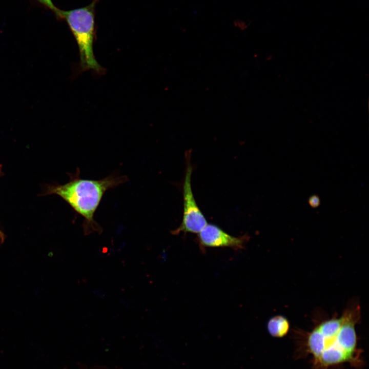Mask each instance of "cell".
Instances as JSON below:
<instances>
[{"label": "cell", "instance_id": "3957f363", "mask_svg": "<svg viewBox=\"0 0 369 369\" xmlns=\"http://www.w3.org/2000/svg\"><path fill=\"white\" fill-rule=\"evenodd\" d=\"M98 0L89 5L71 10L59 9V18L67 22L77 42L80 57L81 70H92L101 73L104 69L94 55L93 45L95 30V8Z\"/></svg>", "mask_w": 369, "mask_h": 369}, {"label": "cell", "instance_id": "ba28073f", "mask_svg": "<svg viewBox=\"0 0 369 369\" xmlns=\"http://www.w3.org/2000/svg\"><path fill=\"white\" fill-rule=\"evenodd\" d=\"M308 202L312 208H315L320 204V199L318 196L313 195L310 197Z\"/></svg>", "mask_w": 369, "mask_h": 369}, {"label": "cell", "instance_id": "277c9868", "mask_svg": "<svg viewBox=\"0 0 369 369\" xmlns=\"http://www.w3.org/2000/svg\"><path fill=\"white\" fill-rule=\"evenodd\" d=\"M190 152H187L186 169L183 184V215L180 226L172 232L173 234L181 232L199 233L208 224L207 219L198 207L191 187L192 166Z\"/></svg>", "mask_w": 369, "mask_h": 369}, {"label": "cell", "instance_id": "5b68a950", "mask_svg": "<svg viewBox=\"0 0 369 369\" xmlns=\"http://www.w3.org/2000/svg\"><path fill=\"white\" fill-rule=\"evenodd\" d=\"M198 234V240L201 248L228 247L241 250L249 238L246 234L233 236L213 224H207Z\"/></svg>", "mask_w": 369, "mask_h": 369}, {"label": "cell", "instance_id": "52a82bcc", "mask_svg": "<svg viewBox=\"0 0 369 369\" xmlns=\"http://www.w3.org/2000/svg\"><path fill=\"white\" fill-rule=\"evenodd\" d=\"M41 4L49 8L55 14L57 17H59V9L57 8L53 4L51 0H36Z\"/></svg>", "mask_w": 369, "mask_h": 369}, {"label": "cell", "instance_id": "7a4b0ae2", "mask_svg": "<svg viewBox=\"0 0 369 369\" xmlns=\"http://www.w3.org/2000/svg\"><path fill=\"white\" fill-rule=\"evenodd\" d=\"M79 169L70 176V181L62 185L51 186L48 193L55 194L64 199L78 214L84 218L85 235L93 232L100 234L102 229L94 219V214L105 193L128 181L126 176L115 173L99 180L81 178Z\"/></svg>", "mask_w": 369, "mask_h": 369}, {"label": "cell", "instance_id": "9c48e42d", "mask_svg": "<svg viewBox=\"0 0 369 369\" xmlns=\"http://www.w3.org/2000/svg\"><path fill=\"white\" fill-rule=\"evenodd\" d=\"M4 238H5V237H4V233L0 230V242H3L4 240Z\"/></svg>", "mask_w": 369, "mask_h": 369}, {"label": "cell", "instance_id": "6da1fadb", "mask_svg": "<svg viewBox=\"0 0 369 369\" xmlns=\"http://www.w3.org/2000/svg\"><path fill=\"white\" fill-rule=\"evenodd\" d=\"M361 317L359 304L346 308L339 316H334L317 324L308 336V346L316 360L331 365L351 359L356 347L355 326Z\"/></svg>", "mask_w": 369, "mask_h": 369}, {"label": "cell", "instance_id": "8992f818", "mask_svg": "<svg viewBox=\"0 0 369 369\" xmlns=\"http://www.w3.org/2000/svg\"><path fill=\"white\" fill-rule=\"evenodd\" d=\"M267 328L269 333L275 337H282L286 335L290 329L288 320L284 316L277 315L268 321Z\"/></svg>", "mask_w": 369, "mask_h": 369}]
</instances>
